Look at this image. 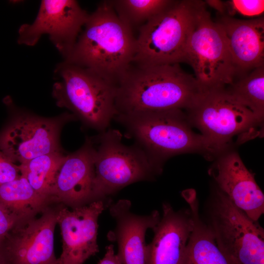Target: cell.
<instances>
[{
  "label": "cell",
  "instance_id": "cell-23",
  "mask_svg": "<svg viewBox=\"0 0 264 264\" xmlns=\"http://www.w3.org/2000/svg\"><path fill=\"white\" fill-rule=\"evenodd\" d=\"M176 1L175 0H110L119 18L132 29L133 26L144 24L171 7Z\"/></svg>",
  "mask_w": 264,
  "mask_h": 264
},
{
  "label": "cell",
  "instance_id": "cell-1",
  "mask_svg": "<svg viewBox=\"0 0 264 264\" xmlns=\"http://www.w3.org/2000/svg\"><path fill=\"white\" fill-rule=\"evenodd\" d=\"M116 87L117 114L144 110H188L206 90L179 64L135 67L131 65Z\"/></svg>",
  "mask_w": 264,
  "mask_h": 264
},
{
  "label": "cell",
  "instance_id": "cell-21",
  "mask_svg": "<svg viewBox=\"0 0 264 264\" xmlns=\"http://www.w3.org/2000/svg\"><path fill=\"white\" fill-rule=\"evenodd\" d=\"M65 156L60 151H57L34 158L18 167L21 175L26 179L33 189L50 201V188Z\"/></svg>",
  "mask_w": 264,
  "mask_h": 264
},
{
  "label": "cell",
  "instance_id": "cell-22",
  "mask_svg": "<svg viewBox=\"0 0 264 264\" xmlns=\"http://www.w3.org/2000/svg\"><path fill=\"white\" fill-rule=\"evenodd\" d=\"M226 89L231 96L254 115L261 124L264 117V66L257 67Z\"/></svg>",
  "mask_w": 264,
  "mask_h": 264
},
{
  "label": "cell",
  "instance_id": "cell-14",
  "mask_svg": "<svg viewBox=\"0 0 264 264\" xmlns=\"http://www.w3.org/2000/svg\"><path fill=\"white\" fill-rule=\"evenodd\" d=\"M95 148L90 139L76 152L66 155L50 188L53 204L74 208L93 201Z\"/></svg>",
  "mask_w": 264,
  "mask_h": 264
},
{
  "label": "cell",
  "instance_id": "cell-11",
  "mask_svg": "<svg viewBox=\"0 0 264 264\" xmlns=\"http://www.w3.org/2000/svg\"><path fill=\"white\" fill-rule=\"evenodd\" d=\"M61 204H53L39 218L18 223L1 246L10 264H59L54 234Z\"/></svg>",
  "mask_w": 264,
  "mask_h": 264
},
{
  "label": "cell",
  "instance_id": "cell-18",
  "mask_svg": "<svg viewBox=\"0 0 264 264\" xmlns=\"http://www.w3.org/2000/svg\"><path fill=\"white\" fill-rule=\"evenodd\" d=\"M225 32L237 76L264 66V18L249 20L223 15L218 22Z\"/></svg>",
  "mask_w": 264,
  "mask_h": 264
},
{
  "label": "cell",
  "instance_id": "cell-3",
  "mask_svg": "<svg viewBox=\"0 0 264 264\" xmlns=\"http://www.w3.org/2000/svg\"><path fill=\"white\" fill-rule=\"evenodd\" d=\"M114 119L145 152L159 174L163 161L174 155H213L204 137L192 131L183 110L138 111L118 114Z\"/></svg>",
  "mask_w": 264,
  "mask_h": 264
},
{
  "label": "cell",
  "instance_id": "cell-16",
  "mask_svg": "<svg viewBox=\"0 0 264 264\" xmlns=\"http://www.w3.org/2000/svg\"><path fill=\"white\" fill-rule=\"evenodd\" d=\"M131 205L126 199L110 203L109 212L115 226L107 237L109 241L117 243V254L122 264H145L146 233L155 226L161 216L157 210L146 215L134 214L131 210Z\"/></svg>",
  "mask_w": 264,
  "mask_h": 264
},
{
  "label": "cell",
  "instance_id": "cell-4",
  "mask_svg": "<svg viewBox=\"0 0 264 264\" xmlns=\"http://www.w3.org/2000/svg\"><path fill=\"white\" fill-rule=\"evenodd\" d=\"M55 74L52 94L57 105L73 112L86 125L101 132L117 114L113 83L78 66L64 61Z\"/></svg>",
  "mask_w": 264,
  "mask_h": 264
},
{
  "label": "cell",
  "instance_id": "cell-27",
  "mask_svg": "<svg viewBox=\"0 0 264 264\" xmlns=\"http://www.w3.org/2000/svg\"><path fill=\"white\" fill-rule=\"evenodd\" d=\"M98 264H122L117 254L115 253L114 246L110 244L106 247L105 254Z\"/></svg>",
  "mask_w": 264,
  "mask_h": 264
},
{
  "label": "cell",
  "instance_id": "cell-6",
  "mask_svg": "<svg viewBox=\"0 0 264 264\" xmlns=\"http://www.w3.org/2000/svg\"><path fill=\"white\" fill-rule=\"evenodd\" d=\"M122 135L110 129L98 136L95 148L93 201H109L108 197L124 187L151 181L159 174L145 152L135 144L127 146Z\"/></svg>",
  "mask_w": 264,
  "mask_h": 264
},
{
  "label": "cell",
  "instance_id": "cell-9",
  "mask_svg": "<svg viewBox=\"0 0 264 264\" xmlns=\"http://www.w3.org/2000/svg\"><path fill=\"white\" fill-rule=\"evenodd\" d=\"M210 228L231 264H264V230L220 189L213 200Z\"/></svg>",
  "mask_w": 264,
  "mask_h": 264
},
{
  "label": "cell",
  "instance_id": "cell-26",
  "mask_svg": "<svg viewBox=\"0 0 264 264\" xmlns=\"http://www.w3.org/2000/svg\"><path fill=\"white\" fill-rule=\"evenodd\" d=\"M20 222L0 202V244L11 230Z\"/></svg>",
  "mask_w": 264,
  "mask_h": 264
},
{
  "label": "cell",
  "instance_id": "cell-19",
  "mask_svg": "<svg viewBox=\"0 0 264 264\" xmlns=\"http://www.w3.org/2000/svg\"><path fill=\"white\" fill-rule=\"evenodd\" d=\"M182 196L188 204L193 227L180 264H231L218 247L209 226L200 218L195 191H184Z\"/></svg>",
  "mask_w": 264,
  "mask_h": 264
},
{
  "label": "cell",
  "instance_id": "cell-2",
  "mask_svg": "<svg viewBox=\"0 0 264 264\" xmlns=\"http://www.w3.org/2000/svg\"><path fill=\"white\" fill-rule=\"evenodd\" d=\"M84 26L65 61L116 85L135 53L132 28L119 18L110 0L100 3Z\"/></svg>",
  "mask_w": 264,
  "mask_h": 264
},
{
  "label": "cell",
  "instance_id": "cell-12",
  "mask_svg": "<svg viewBox=\"0 0 264 264\" xmlns=\"http://www.w3.org/2000/svg\"><path fill=\"white\" fill-rule=\"evenodd\" d=\"M60 120L29 115L13 117L0 132V150L18 165L59 151Z\"/></svg>",
  "mask_w": 264,
  "mask_h": 264
},
{
  "label": "cell",
  "instance_id": "cell-5",
  "mask_svg": "<svg viewBox=\"0 0 264 264\" xmlns=\"http://www.w3.org/2000/svg\"><path fill=\"white\" fill-rule=\"evenodd\" d=\"M206 5L201 0H176L141 25L132 63L141 66L184 63L189 36Z\"/></svg>",
  "mask_w": 264,
  "mask_h": 264
},
{
  "label": "cell",
  "instance_id": "cell-29",
  "mask_svg": "<svg viewBox=\"0 0 264 264\" xmlns=\"http://www.w3.org/2000/svg\"><path fill=\"white\" fill-rule=\"evenodd\" d=\"M0 264H10L5 252L1 246V244H0Z\"/></svg>",
  "mask_w": 264,
  "mask_h": 264
},
{
  "label": "cell",
  "instance_id": "cell-15",
  "mask_svg": "<svg viewBox=\"0 0 264 264\" xmlns=\"http://www.w3.org/2000/svg\"><path fill=\"white\" fill-rule=\"evenodd\" d=\"M209 170L219 189L250 219L264 213V195L238 153H222Z\"/></svg>",
  "mask_w": 264,
  "mask_h": 264
},
{
  "label": "cell",
  "instance_id": "cell-25",
  "mask_svg": "<svg viewBox=\"0 0 264 264\" xmlns=\"http://www.w3.org/2000/svg\"><path fill=\"white\" fill-rule=\"evenodd\" d=\"M20 176L18 165L0 150V185L13 180Z\"/></svg>",
  "mask_w": 264,
  "mask_h": 264
},
{
  "label": "cell",
  "instance_id": "cell-8",
  "mask_svg": "<svg viewBox=\"0 0 264 264\" xmlns=\"http://www.w3.org/2000/svg\"><path fill=\"white\" fill-rule=\"evenodd\" d=\"M188 111L189 122L201 131L213 155L223 153L234 136L249 137L261 124L225 88L205 91Z\"/></svg>",
  "mask_w": 264,
  "mask_h": 264
},
{
  "label": "cell",
  "instance_id": "cell-20",
  "mask_svg": "<svg viewBox=\"0 0 264 264\" xmlns=\"http://www.w3.org/2000/svg\"><path fill=\"white\" fill-rule=\"evenodd\" d=\"M0 202L21 221L36 217L53 204L39 195L21 175L0 185Z\"/></svg>",
  "mask_w": 264,
  "mask_h": 264
},
{
  "label": "cell",
  "instance_id": "cell-10",
  "mask_svg": "<svg viewBox=\"0 0 264 264\" xmlns=\"http://www.w3.org/2000/svg\"><path fill=\"white\" fill-rule=\"evenodd\" d=\"M89 14L74 0H43L33 23L22 25L18 43L34 46L43 35L49 36L66 59L86 23Z\"/></svg>",
  "mask_w": 264,
  "mask_h": 264
},
{
  "label": "cell",
  "instance_id": "cell-28",
  "mask_svg": "<svg viewBox=\"0 0 264 264\" xmlns=\"http://www.w3.org/2000/svg\"><path fill=\"white\" fill-rule=\"evenodd\" d=\"M205 2L218 10L222 15L226 12L225 2L220 0H206Z\"/></svg>",
  "mask_w": 264,
  "mask_h": 264
},
{
  "label": "cell",
  "instance_id": "cell-7",
  "mask_svg": "<svg viewBox=\"0 0 264 264\" xmlns=\"http://www.w3.org/2000/svg\"><path fill=\"white\" fill-rule=\"evenodd\" d=\"M206 5L198 13L186 46L184 63L205 89L225 88L237 72L222 25L212 20Z\"/></svg>",
  "mask_w": 264,
  "mask_h": 264
},
{
  "label": "cell",
  "instance_id": "cell-17",
  "mask_svg": "<svg viewBox=\"0 0 264 264\" xmlns=\"http://www.w3.org/2000/svg\"><path fill=\"white\" fill-rule=\"evenodd\" d=\"M162 215L152 229L154 235L147 244L145 264H180L193 227L190 209L175 211L162 204Z\"/></svg>",
  "mask_w": 264,
  "mask_h": 264
},
{
  "label": "cell",
  "instance_id": "cell-24",
  "mask_svg": "<svg viewBox=\"0 0 264 264\" xmlns=\"http://www.w3.org/2000/svg\"><path fill=\"white\" fill-rule=\"evenodd\" d=\"M226 11L230 17L236 13L253 17L262 14L264 10L263 0H232L225 2Z\"/></svg>",
  "mask_w": 264,
  "mask_h": 264
},
{
  "label": "cell",
  "instance_id": "cell-13",
  "mask_svg": "<svg viewBox=\"0 0 264 264\" xmlns=\"http://www.w3.org/2000/svg\"><path fill=\"white\" fill-rule=\"evenodd\" d=\"M110 202L98 200L70 209L62 204L57 217L63 243L59 264H83L99 252L98 218Z\"/></svg>",
  "mask_w": 264,
  "mask_h": 264
}]
</instances>
